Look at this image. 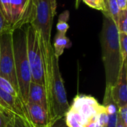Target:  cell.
<instances>
[{
	"instance_id": "obj_2",
	"label": "cell",
	"mask_w": 127,
	"mask_h": 127,
	"mask_svg": "<svg viewBox=\"0 0 127 127\" xmlns=\"http://www.w3.org/2000/svg\"><path fill=\"white\" fill-rule=\"evenodd\" d=\"M100 35L102 60L106 74V87H112L119 75L123 60L119 46V32L111 15L103 13Z\"/></svg>"
},
{
	"instance_id": "obj_19",
	"label": "cell",
	"mask_w": 127,
	"mask_h": 127,
	"mask_svg": "<svg viewBox=\"0 0 127 127\" xmlns=\"http://www.w3.org/2000/svg\"><path fill=\"white\" fill-rule=\"evenodd\" d=\"M119 46L122 60L125 62L127 57V33H119Z\"/></svg>"
},
{
	"instance_id": "obj_13",
	"label": "cell",
	"mask_w": 127,
	"mask_h": 127,
	"mask_svg": "<svg viewBox=\"0 0 127 127\" xmlns=\"http://www.w3.org/2000/svg\"><path fill=\"white\" fill-rule=\"evenodd\" d=\"M27 103H32L40 105L48 110L47 95L43 85L31 81L28 89Z\"/></svg>"
},
{
	"instance_id": "obj_6",
	"label": "cell",
	"mask_w": 127,
	"mask_h": 127,
	"mask_svg": "<svg viewBox=\"0 0 127 127\" xmlns=\"http://www.w3.org/2000/svg\"><path fill=\"white\" fill-rule=\"evenodd\" d=\"M0 11L12 31L30 24L34 12L33 0H0Z\"/></svg>"
},
{
	"instance_id": "obj_17",
	"label": "cell",
	"mask_w": 127,
	"mask_h": 127,
	"mask_svg": "<svg viewBox=\"0 0 127 127\" xmlns=\"http://www.w3.org/2000/svg\"><path fill=\"white\" fill-rule=\"evenodd\" d=\"M116 26L119 33H127V9L120 10L116 22Z\"/></svg>"
},
{
	"instance_id": "obj_25",
	"label": "cell",
	"mask_w": 127,
	"mask_h": 127,
	"mask_svg": "<svg viewBox=\"0 0 127 127\" xmlns=\"http://www.w3.org/2000/svg\"><path fill=\"white\" fill-rule=\"evenodd\" d=\"M8 31H12L10 30V26L5 21L2 13L0 11V36L6 32H8Z\"/></svg>"
},
{
	"instance_id": "obj_27",
	"label": "cell",
	"mask_w": 127,
	"mask_h": 127,
	"mask_svg": "<svg viewBox=\"0 0 127 127\" xmlns=\"http://www.w3.org/2000/svg\"><path fill=\"white\" fill-rule=\"evenodd\" d=\"M117 5L119 10H127V0H116Z\"/></svg>"
},
{
	"instance_id": "obj_22",
	"label": "cell",
	"mask_w": 127,
	"mask_h": 127,
	"mask_svg": "<svg viewBox=\"0 0 127 127\" xmlns=\"http://www.w3.org/2000/svg\"><path fill=\"white\" fill-rule=\"evenodd\" d=\"M6 127H28V126L25 118L17 115H13Z\"/></svg>"
},
{
	"instance_id": "obj_28",
	"label": "cell",
	"mask_w": 127,
	"mask_h": 127,
	"mask_svg": "<svg viewBox=\"0 0 127 127\" xmlns=\"http://www.w3.org/2000/svg\"><path fill=\"white\" fill-rule=\"evenodd\" d=\"M25 121H26V122H27V124H28V127H39V126H36V125H34L33 124H32V123H31V121H30V119L28 118V116L27 118H25Z\"/></svg>"
},
{
	"instance_id": "obj_10",
	"label": "cell",
	"mask_w": 127,
	"mask_h": 127,
	"mask_svg": "<svg viewBox=\"0 0 127 127\" xmlns=\"http://www.w3.org/2000/svg\"><path fill=\"white\" fill-rule=\"evenodd\" d=\"M0 106L23 118L28 117L25 106L19 97L11 95L0 88Z\"/></svg>"
},
{
	"instance_id": "obj_24",
	"label": "cell",
	"mask_w": 127,
	"mask_h": 127,
	"mask_svg": "<svg viewBox=\"0 0 127 127\" xmlns=\"http://www.w3.org/2000/svg\"><path fill=\"white\" fill-rule=\"evenodd\" d=\"M118 117L122 122L123 125L127 127V105L118 108Z\"/></svg>"
},
{
	"instance_id": "obj_31",
	"label": "cell",
	"mask_w": 127,
	"mask_h": 127,
	"mask_svg": "<svg viewBox=\"0 0 127 127\" xmlns=\"http://www.w3.org/2000/svg\"><path fill=\"white\" fill-rule=\"evenodd\" d=\"M0 58H1V46H0Z\"/></svg>"
},
{
	"instance_id": "obj_18",
	"label": "cell",
	"mask_w": 127,
	"mask_h": 127,
	"mask_svg": "<svg viewBox=\"0 0 127 127\" xmlns=\"http://www.w3.org/2000/svg\"><path fill=\"white\" fill-rule=\"evenodd\" d=\"M0 88L5 92L11 95H13V96H16V97H19V92H17V90L13 86V85L7 80H6L4 77H1L0 76Z\"/></svg>"
},
{
	"instance_id": "obj_9",
	"label": "cell",
	"mask_w": 127,
	"mask_h": 127,
	"mask_svg": "<svg viewBox=\"0 0 127 127\" xmlns=\"http://www.w3.org/2000/svg\"><path fill=\"white\" fill-rule=\"evenodd\" d=\"M112 96L118 108L127 105V61L123 63L118 79L112 87Z\"/></svg>"
},
{
	"instance_id": "obj_12",
	"label": "cell",
	"mask_w": 127,
	"mask_h": 127,
	"mask_svg": "<svg viewBox=\"0 0 127 127\" xmlns=\"http://www.w3.org/2000/svg\"><path fill=\"white\" fill-rule=\"evenodd\" d=\"M106 110L108 117L106 127H116L118 121V107L112 96V87H106L103 103L102 104Z\"/></svg>"
},
{
	"instance_id": "obj_20",
	"label": "cell",
	"mask_w": 127,
	"mask_h": 127,
	"mask_svg": "<svg viewBox=\"0 0 127 127\" xmlns=\"http://www.w3.org/2000/svg\"><path fill=\"white\" fill-rule=\"evenodd\" d=\"M13 113L4 109L0 106V127H6L10 119L13 116Z\"/></svg>"
},
{
	"instance_id": "obj_11",
	"label": "cell",
	"mask_w": 127,
	"mask_h": 127,
	"mask_svg": "<svg viewBox=\"0 0 127 127\" xmlns=\"http://www.w3.org/2000/svg\"><path fill=\"white\" fill-rule=\"evenodd\" d=\"M28 118L36 126L48 127V110L45 107L32 103L25 104Z\"/></svg>"
},
{
	"instance_id": "obj_32",
	"label": "cell",
	"mask_w": 127,
	"mask_h": 127,
	"mask_svg": "<svg viewBox=\"0 0 127 127\" xmlns=\"http://www.w3.org/2000/svg\"><path fill=\"white\" fill-rule=\"evenodd\" d=\"M102 1H103V3H104V4H105V0H102ZM105 7H106V6H105ZM107 13H108V12H107Z\"/></svg>"
},
{
	"instance_id": "obj_7",
	"label": "cell",
	"mask_w": 127,
	"mask_h": 127,
	"mask_svg": "<svg viewBox=\"0 0 127 127\" xmlns=\"http://www.w3.org/2000/svg\"><path fill=\"white\" fill-rule=\"evenodd\" d=\"M25 33L28 59L31 72V81L44 86L43 61L39 34L30 25L25 29Z\"/></svg>"
},
{
	"instance_id": "obj_1",
	"label": "cell",
	"mask_w": 127,
	"mask_h": 127,
	"mask_svg": "<svg viewBox=\"0 0 127 127\" xmlns=\"http://www.w3.org/2000/svg\"><path fill=\"white\" fill-rule=\"evenodd\" d=\"M34 12L30 23L39 34L44 69L45 91L51 83L55 59L51 36L54 18L56 15L57 0H33Z\"/></svg>"
},
{
	"instance_id": "obj_15",
	"label": "cell",
	"mask_w": 127,
	"mask_h": 127,
	"mask_svg": "<svg viewBox=\"0 0 127 127\" xmlns=\"http://www.w3.org/2000/svg\"><path fill=\"white\" fill-rule=\"evenodd\" d=\"M107 123L108 117L105 108H103V109L100 111L85 127H106Z\"/></svg>"
},
{
	"instance_id": "obj_3",
	"label": "cell",
	"mask_w": 127,
	"mask_h": 127,
	"mask_svg": "<svg viewBox=\"0 0 127 127\" xmlns=\"http://www.w3.org/2000/svg\"><path fill=\"white\" fill-rule=\"evenodd\" d=\"M46 95L48 127H50L56 121L64 118L69 108L64 82L60 71L59 59L57 57L54 61L53 74Z\"/></svg>"
},
{
	"instance_id": "obj_26",
	"label": "cell",
	"mask_w": 127,
	"mask_h": 127,
	"mask_svg": "<svg viewBox=\"0 0 127 127\" xmlns=\"http://www.w3.org/2000/svg\"><path fill=\"white\" fill-rule=\"evenodd\" d=\"M50 127H68L65 124L64 118H62L57 121H56Z\"/></svg>"
},
{
	"instance_id": "obj_4",
	"label": "cell",
	"mask_w": 127,
	"mask_h": 127,
	"mask_svg": "<svg viewBox=\"0 0 127 127\" xmlns=\"http://www.w3.org/2000/svg\"><path fill=\"white\" fill-rule=\"evenodd\" d=\"M16 35L13 34V53L15 71L18 83L19 96L24 104L27 103L31 72L27 54V40L25 29H18Z\"/></svg>"
},
{
	"instance_id": "obj_8",
	"label": "cell",
	"mask_w": 127,
	"mask_h": 127,
	"mask_svg": "<svg viewBox=\"0 0 127 127\" xmlns=\"http://www.w3.org/2000/svg\"><path fill=\"white\" fill-rule=\"evenodd\" d=\"M0 76L7 80L19 92L18 83L15 71L13 31L6 32L0 36Z\"/></svg>"
},
{
	"instance_id": "obj_23",
	"label": "cell",
	"mask_w": 127,
	"mask_h": 127,
	"mask_svg": "<svg viewBox=\"0 0 127 127\" xmlns=\"http://www.w3.org/2000/svg\"><path fill=\"white\" fill-rule=\"evenodd\" d=\"M89 7L102 11V13H107L105 4L102 0H83Z\"/></svg>"
},
{
	"instance_id": "obj_30",
	"label": "cell",
	"mask_w": 127,
	"mask_h": 127,
	"mask_svg": "<svg viewBox=\"0 0 127 127\" xmlns=\"http://www.w3.org/2000/svg\"><path fill=\"white\" fill-rule=\"evenodd\" d=\"M105 6H106V11L109 13V10H108V7H107V2H106V0H105Z\"/></svg>"
},
{
	"instance_id": "obj_5",
	"label": "cell",
	"mask_w": 127,
	"mask_h": 127,
	"mask_svg": "<svg viewBox=\"0 0 127 127\" xmlns=\"http://www.w3.org/2000/svg\"><path fill=\"white\" fill-rule=\"evenodd\" d=\"M103 108L94 97L77 95L64 116L65 124L68 127H85Z\"/></svg>"
},
{
	"instance_id": "obj_14",
	"label": "cell",
	"mask_w": 127,
	"mask_h": 127,
	"mask_svg": "<svg viewBox=\"0 0 127 127\" xmlns=\"http://www.w3.org/2000/svg\"><path fill=\"white\" fill-rule=\"evenodd\" d=\"M71 43L70 39L66 36V33L57 32L53 44V49L54 56L59 59V57L63 54L64 50L71 46Z\"/></svg>"
},
{
	"instance_id": "obj_29",
	"label": "cell",
	"mask_w": 127,
	"mask_h": 127,
	"mask_svg": "<svg viewBox=\"0 0 127 127\" xmlns=\"http://www.w3.org/2000/svg\"><path fill=\"white\" fill-rule=\"evenodd\" d=\"M116 127H125L124 125H123V124H122V122L121 121V120L118 118V121H117V125H116Z\"/></svg>"
},
{
	"instance_id": "obj_16",
	"label": "cell",
	"mask_w": 127,
	"mask_h": 127,
	"mask_svg": "<svg viewBox=\"0 0 127 127\" xmlns=\"http://www.w3.org/2000/svg\"><path fill=\"white\" fill-rule=\"evenodd\" d=\"M68 19H69V11L68 10L64 11L63 13L60 15L57 24V32L66 33L67 31L69 28V25L68 24Z\"/></svg>"
},
{
	"instance_id": "obj_21",
	"label": "cell",
	"mask_w": 127,
	"mask_h": 127,
	"mask_svg": "<svg viewBox=\"0 0 127 127\" xmlns=\"http://www.w3.org/2000/svg\"><path fill=\"white\" fill-rule=\"evenodd\" d=\"M106 2H107V7H108L109 13L111 15L113 21L116 24L118 16V13L120 11V10L117 5L116 0H106Z\"/></svg>"
}]
</instances>
